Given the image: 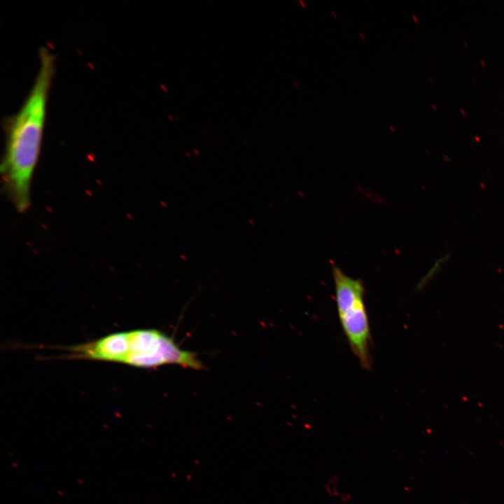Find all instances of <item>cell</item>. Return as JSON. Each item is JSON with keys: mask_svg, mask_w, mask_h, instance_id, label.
I'll list each match as a JSON object with an SVG mask.
<instances>
[{"mask_svg": "<svg viewBox=\"0 0 504 504\" xmlns=\"http://www.w3.org/2000/svg\"><path fill=\"white\" fill-rule=\"evenodd\" d=\"M55 60L48 49L40 50L34 85L20 110L5 122L6 148L1 169L20 211L29 204L30 183L41 151Z\"/></svg>", "mask_w": 504, "mask_h": 504, "instance_id": "6da1fadb", "label": "cell"}, {"mask_svg": "<svg viewBox=\"0 0 504 504\" xmlns=\"http://www.w3.org/2000/svg\"><path fill=\"white\" fill-rule=\"evenodd\" d=\"M69 357L121 363L140 368L177 365L201 370L197 354L183 350L174 339L154 329L115 333L99 340L67 348Z\"/></svg>", "mask_w": 504, "mask_h": 504, "instance_id": "7a4b0ae2", "label": "cell"}, {"mask_svg": "<svg viewBox=\"0 0 504 504\" xmlns=\"http://www.w3.org/2000/svg\"><path fill=\"white\" fill-rule=\"evenodd\" d=\"M335 301L339 319L350 348L363 368L372 365L370 352L371 332L365 304V287L359 279L332 266Z\"/></svg>", "mask_w": 504, "mask_h": 504, "instance_id": "3957f363", "label": "cell"}, {"mask_svg": "<svg viewBox=\"0 0 504 504\" xmlns=\"http://www.w3.org/2000/svg\"><path fill=\"white\" fill-rule=\"evenodd\" d=\"M413 18H414V20H416V22H417V20H416V16L413 15Z\"/></svg>", "mask_w": 504, "mask_h": 504, "instance_id": "277c9868", "label": "cell"}, {"mask_svg": "<svg viewBox=\"0 0 504 504\" xmlns=\"http://www.w3.org/2000/svg\"><path fill=\"white\" fill-rule=\"evenodd\" d=\"M461 111H462V113H463V114H465V113H464V111H463V109H461Z\"/></svg>", "mask_w": 504, "mask_h": 504, "instance_id": "5b68a950", "label": "cell"}]
</instances>
